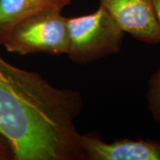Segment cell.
<instances>
[{
	"mask_svg": "<svg viewBox=\"0 0 160 160\" xmlns=\"http://www.w3.org/2000/svg\"><path fill=\"white\" fill-rule=\"evenodd\" d=\"M83 106L79 91L57 88L0 55V133L15 160H85L75 125Z\"/></svg>",
	"mask_w": 160,
	"mask_h": 160,
	"instance_id": "cell-1",
	"label": "cell"
},
{
	"mask_svg": "<svg viewBox=\"0 0 160 160\" xmlns=\"http://www.w3.org/2000/svg\"><path fill=\"white\" fill-rule=\"evenodd\" d=\"M67 55L77 64H88L121 51L125 32L103 6L91 14L67 17Z\"/></svg>",
	"mask_w": 160,
	"mask_h": 160,
	"instance_id": "cell-2",
	"label": "cell"
},
{
	"mask_svg": "<svg viewBox=\"0 0 160 160\" xmlns=\"http://www.w3.org/2000/svg\"><path fill=\"white\" fill-rule=\"evenodd\" d=\"M59 11H45L29 16L11 30L2 45L19 55L46 53L67 54L69 47L67 17Z\"/></svg>",
	"mask_w": 160,
	"mask_h": 160,
	"instance_id": "cell-3",
	"label": "cell"
},
{
	"mask_svg": "<svg viewBox=\"0 0 160 160\" xmlns=\"http://www.w3.org/2000/svg\"><path fill=\"white\" fill-rule=\"evenodd\" d=\"M125 33L147 44H160L153 0H99Z\"/></svg>",
	"mask_w": 160,
	"mask_h": 160,
	"instance_id": "cell-4",
	"label": "cell"
},
{
	"mask_svg": "<svg viewBox=\"0 0 160 160\" xmlns=\"http://www.w3.org/2000/svg\"><path fill=\"white\" fill-rule=\"evenodd\" d=\"M85 160H160V141L121 139L106 143L95 136L82 135Z\"/></svg>",
	"mask_w": 160,
	"mask_h": 160,
	"instance_id": "cell-5",
	"label": "cell"
},
{
	"mask_svg": "<svg viewBox=\"0 0 160 160\" xmlns=\"http://www.w3.org/2000/svg\"><path fill=\"white\" fill-rule=\"evenodd\" d=\"M72 0H0V45L20 21L45 11H62Z\"/></svg>",
	"mask_w": 160,
	"mask_h": 160,
	"instance_id": "cell-6",
	"label": "cell"
},
{
	"mask_svg": "<svg viewBox=\"0 0 160 160\" xmlns=\"http://www.w3.org/2000/svg\"><path fill=\"white\" fill-rule=\"evenodd\" d=\"M146 99L152 117L160 125V68L149 79Z\"/></svg>",
	"mask_w": 160,
	"mask_h": 160,
	"instance_id": "cell-7",
	"label": "cell"
},
{
	"mask_svg": "<svg viewBox=\"0 0 160 160\" xmlns=\"http://www.w3.org/2000/svg\"><path fill=\"white\" fill-rule=\"evenodd\" d=\"M13 146L4 136L0 133V160H15Z\"/></svg>",
	"mask_w": 160,
	"mask_h": 160,
	"instance_id": "cell-8",
	"label": "cell"
},
{
	"mask_svg": "<svg viewBox=\"0 0 160 160\" xmlns=\"http://www.w3.org/2000/svg\"><path fill=\"white\" fill-rule=\"evenodd\" d=\"M153 7H154V11L157 17L158 23L160 26V0H153Z\"/></svg>",
	"mask_w": 160,
	"mask_h": 160,
	"instance_id": "cell-9",
	"label": "cell"
}]
</instances>
